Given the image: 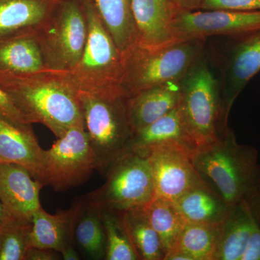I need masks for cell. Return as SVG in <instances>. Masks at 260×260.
Here are the masks:
<instances>
[{
	"label": "cell",
	"instance_id": "6da1fadb",
	"mask_svg": "<svg viewBox=\"0 0 260 260\" xmlns=\"http://www.w3.org/2000/svg\"><path fill=\"white\" fill-rule=\"evenodd\" d=\"M0 88L28 124L47 126L56 138L72 126L84 124L79 91L67 72L0 73Z\"/></svg>",
	"mask_w": 260,
	"mask_h": 260
},
{
	"label": "cell",
	"instance_id": "7a4b0ae2",
	"mask_svg": "<svg viewBox=\"0 0 260 260\" xmlns=\"http://www.w3.org/2000/svg\"><path fill=\"white\" fill-rule=\"evenodd\" d=\"M192 159L201 181L231 206L259 194L258 151L239 144L230 128L217 141L198 148Z\"/></svg>",
	"mask_w": 260,
	"mask_h": 260
},
{
	"label": "cell",
	"instance_id": "3957f363",
	"mask_svg": "<svg viewBox=\"0 0 260 260\" xmlns=\"http://www.w3.org/2000/svg\"><path fill=\"white\" fill-rule=\"evenodd\" d=\"M179 109L198 148L220 139L229 128L221 87L202 54L180 80Z\"/></svg>",
	"mask_w": 260,
	"mask_h": 260
},
{
	"label": "cell",
	"instance_id": "277c9868",
	"mask_svg": "<svg viewBox=\"0 0 260 260\" xmlns=\"http://www.w3.org/2000/svg\"><path fill=\"white\" fill-rule=\"evenodd\" d=\"M78 91L95 167L105 174L109 165L124 153L133 137L127 109L129 95L121 89L101 93Z\"/></svg>",
	"mask_w": 260,
	"mask_h": 260
},
{
	"label": "cell",
	"instance_id": "5b68a950",
	"mask_svg": "<svg viewBox=\"0 0 260 260\" xmlns=\"http://www.w3.org/2000/svg\"><path fill=\"white\" fill-rule=\"evenodd\" d=\"M205 39L179 41L151 49L138 42L122 52L121 87L129 96L170 81H180L199 59Z\"/></svg>",
	"mask_w": 260,
	"mask_h": 260
},
{
	"label": "cell",
	"instance_id": "8992f818",
	"mask_svg": "<svg viewBox=\"0 0 260 260\" xmlns=\"http://www.w3.org/2000/svg\"><path fill=\"white\" fill-rule=\"evenodd\" d=\"M88 22V36L81 57L73 69L67 71L80 91L92 93L123 90L122 53L91 0H82Z\"/></svg>",
	"mask_w": 260,
	"mask_h": 260
},
{
	"label": "cell",
	"instance_id": "52a82bcc",
	"mask_svg": "<svg viewBox=\"0 0 260 260\" xmlns=\"http://www.w3.org/2000/svg\"><path fill=\"white\" fill-rule=\"evenodd\" d=\"M106 182L85 195L102 209L124 212L144 206L155 197L150 155L144 150L125 152L109 165Z\"/></svg>",
	"mask_w": 260,
	"mask_h": 260
},
{
	"label": "cell",
	"instance_id": "ba28073f",
	"mask_svg": "<svg viewBox=\"0 0 260 260\" xmlns=\"http://www.w3.org/2000/svg\"><path fill=\"white\" fill-rule=\"evenodd\" d=\"M88 22L82 0H64L39 30L48 69L69 71L78 64L86 43Z\"/></svg>",
	"mask_w": 260,
	"mask_h": 260
},
{
	"label": "cell",
	"instance_id": "9c48e42d",
	"mask_svg": "<svg viewBox=\"0 0 260 260\" xmlns=\"http://www.w3.org/2000/svg\"><path fill=\"white\" fill-rule=\"evenodd\" d=\"M96 170L84 124L70 127L44 151V183L55 191L81 185Z\"/></svg>",
	"mask_w": 260,
	"mask_h": 260
},
{
	"label": "cell",
	"instance_id": "30bf717a",
	"mask_svg": "<svg viewBox=\"0 0 260 260\" xmlns=\"http://www.w3.org/2000/svg\"><path fill=\"white\" fill-rule=\"evenodd\" d=\"M259 30L260 10L181 11L172 23L173 34L177 42L206 39L212 36L236 39Z\"/></svg>",
	"mask_w": 260,
	"mask_h": 260
},
{
	"label": "cell",
	"instance_id": "8fae6325",
	"mask_svg": "<svg viewBox=\"0 0 260 260\" xmlns=\"http://www.w3.org/2000/svg\"><path fill=\"white\" fill-rule=\"evenodd\" d=\"M148 152L155 186L154 198L175 202L203 183L195 169L191 154L167 146L157 147Z\"/></svg>",
	"mask_w": 260,
	"mask_h": 260
},
{
	"label": "cell",
	"instance_id": "7c38bea8",
	"mask_svg": "<svg viewBox=\"0 0 260 260\" xmlns=\"http://www.w3.org/2000/svg\"><path fill=\"white\" fill-rule=\"evenodd\" d=\"M44 186L23 166L0 162V200L15 220L31 223L32 215L42 207L40 191Z\"/></svg>",
	"mask_w": 260,
	"mask_h": 260
},
{
	"label": "cell",
	"instance_id": "4fadbf2b",
	"mask_svg": "<svg viewBox=\"0 0 260 260\" xmlns=\"http://www.w3.org/2000/svg\"><path fill=\"white\" fill-rule=\"evenodd\" d=\"M233 39L220 84L227 115L241 92L260 72V30Z\"/></svg>",
	"mask_w": 260,
	"mask_h": 260
},
{
	"label": "cell",
	"instance_id": "5bb4252c",
	"mask_svg": "<svg viewBox=\"0 0 260 260\" xmlns=\"http://www.w3.org/2000/svg\"><path fill=\"white\" fill-rule=\"evenodd\" d=\"M140 45L158 49L177 42L172 23L181 10L174 0H132Z\"/></svg>",
	"mask_w": 260,
	"mask_h": 260
},
{
	"label": "cell",
	"instance_id": "9a60e30c",
	"mask_svg": "<svg viewBox=\"0 0 260 260\" xmlns=\"http://www.w3.org/2000/svg\"><path fill=\"white\" fill-rule=\"evenodd\" d=\"M83 197L75 200L69 209L51 215L40 207L32 215L30 223L31 247L52 249L61 254L75 246V226Z\"/></svg>",
	"mask_w": 260,
	"mask_h": 260
},
{
	"label": "cell",
	"instance_id": "2e32d148",
	"mask_svg": "<svg viewBox=\"0 0 260 260\" xmlns=\"http://www.w3.org/2000/svg\"><path fill=\"white\" fill-rule=\"evenodd\" d=\"M162 146L181 149L193 155L198 149L186 129L179 107L135 132L124 153L132 150L148 151Z\"/></svg>",
	"mask_w": 260,
	"mask_h": 260
},
{
	"label": "cell",
	"instance_id": "e0dca14e",
	"mask_svg": "<svg viewBox=\"0 0 260 260\" xmlns=\"http://www.w3.org/2000/svg\"><path fill=\"white\" fill-rule=\"evenodd\" d=\"M44 151L32 126L20 127L0 119V162L23 166L34 179L45 184Z\"/></svg>",
	"mask_w": 260,
	"mask_h": 260
},
{
	"label": "cell",
	"instance_id": "ac0fdd59",
	"mask_svg": "<svg viewBox=\"0 0 260 260\" xmlns=\"http://www.w3.org/2000/svg\"><path fill=\"white\" fill-rule=\"evenodd\" d=\"M179 82H168L128 98V114L133 133L179 107Z\"/></svg>",
	"mask_w": 260,
	"mask_h": 260
},
{
	"label": "cell",
	"instance_id": "d6986e66",
	"mask_svg": "<svg viewBox=\"0 0 260 260\" xmlns=\"http://www.w3.org/2000/svg\"><path fill=\"white\" fill-rule=\"evenodd\" d=\"M64 0H0V38L42 28Z\"/></svg>",
	"mask_w": 260,
	"mask_h": 260
},
{
	"label": "cell",
	"instance_id": "ffe728a7",
	"mask_svg": "<svg viewBox=\"0 0 260 260\" xmlns=\"http://www.w3.org/2000/svg\"><path fill=\"white\" fill-rule=\"evenodd\" d=\"M39 30L0 38V73L23 74L49 70L39 44Z\"/></svg>",
	"mask_w": 260,
	"mask_h": 260
},
{
	"label": "cell",
	"instance_id": "44dd1931",
	"mask_svg": "<svg viewBox=\"0 0 260 260\" xmlns=\"http://www.w3.org/2000/svg\"><path fill=\"white\" fill-rule=\"evenodd\" d=\"M255 223L247 202L233 205L218 225L214 260H241Z\"/></svg>",
	"mask_w": 260,
	"mask_h": 260
},
{
	"label": "cell",
	"instance_id": "7402d4cb",
	"mask_svg": "<svg viewBox=\"0 0 260 260\" xmlns=\"http://www.w3.org/2000/svg\"><path fill=\"white\" fill-rule=\"evenodd\" d=\"M174 203L186 223L218 225L232 207L204 183L194 186Z\"/></svg>",
	"mask_w": 260,
	"mask_h": 260
},
{
	"label": "cell",
	"instance_id": "603a6c76",
	"mask_svg": "<svg viewBox=\"0 0 260 260\" xmlns=\"http://www.w3.org/2000/svg\"><path fill=\"white\" fill-rule=\"evenodd\" d=\"M75 244L90 259L105 260L107 239L102 220V208L83 197V205L75 226Z\"/></svg>",
	"mask_w": 260,
	"mask_h": 260
},
{
	"label": "cell",
	"instance_id": "cb8c5ba5",
	"mask_svg": "<svg viewBox=\"0 0 260 260\" xmlns=\"http://www.w3.org/2000/svg\"><path fill=\"white\" fill-rule=\"evenodd\" d=\"M121 53L138 41L132 0H91Z\"/></svg>",
	"mask_w": 260,
	"mask_h": 260
},
{
	"label": "cell",
	"instance_id": "d4e9b609",
	"mask_svg": "<svg viewBox=\"0 0 260 260\" xmlns=\"http://www.w3.org/2000/svg\"><path fill=\"white\" fill-rule=\"evenodd\" d=\"M130 239L140 260H164L165 250L158 234L152 226L144 206L123 212Z\"/></svg>",
	"mask_w": 260,
	"mask_h": 260
},
{
	"label": "cell",
	"instance_id": "484cf974",
	"mask_svg": "<svg viewBox=\"0 0 260 260\" xmlns=\"http://www.w3.org/2000/svg\"><path fill=\"white\" fill-rule=\"evenodd\" d=\"M152 226L158 234L166 254L177 243L186 221L174 201L154 198L144 205Z\"/></svg>",
	"mask_w": 260,
	"mask_h": 260
},
{
	"label": "cell",
	"instance_id": "4316f807",
	"mask_svg": "<svg viewBox=\"0 0 260 260\" xmlns=\"http://www.w3.org/2000/svg\"><path fill=\"white\" fill-rule=\"evenodd\" d=\"M218 225L186 223L172 249L182 251L191 260H214Z\"/></svg>",
	"mask_w": 260,
	"mask_h": 260
},
{
	"label": "cell",
	"instance_id": "83f0119b",
	"mask_svg": "<svg viewBox=\"0 0 260 260\" xmlns=\"http://www.w3.org/2000/svg\"><path fill=\"white\" fill-rule=\"evenodd\" d=\"M102 220L107 239L105 260H140L128 234L123 212L102 209Z\"/></svg>",
	"mask_w": 260,
	"mask_h": 260
},
{
	"label": "cell",
	"instance_id": "f1b7e54d",
	"mask_svg": "<svg viewBox=\"0 0 260 260\" xmlns=\"http://www.w3.org/2000/svg\"><path fill=\"white\" fill-rule=\"evenodd\" d=\"M30 223L13 220L0 227V260H24L30 245Z\"/></svg>",
	"mask_w": 260,
	"mask_h": 260
},
{
	"label": "cell",
	"instance_id": "f546056e",
	"mask_svg": "<svg viewBox=\"0 0 260 260\" xmlns=\"http://www.w3.org/2000/svg\"><path fill=\"white\" fill-rule=\"evenodd\" d=\"M200 10L256 11L260 10V0H203Z\"/></svg>",
	"mask_w": 260,
	"mask_h": 260
},
{
	"label": "cell",
	"instance_id": "4dcf8cb0",
	"mask_svg": "<svg viewBox=\"0 0 260 260\" xmlns=\"http://www.w3.org/2000/svg\"><path fill=\"white\" fill-rule=\"evenodd\" d=\"M0 119L20 127L32 126L31 124H28L25 121L21 113L19 112L8 94L5 93L1 88H0Z\"/></svg>",
	"mask_w": 260,
	"mask_h": 260
},
{
	"label": "cell",
	"instance_id": "1f68e13d",
	"mask_svg": "<svg viewBox=\"0 0 260 260\" xmlns=\"http://www.w3.org/2000/svg\"><path fill=\"white\" fill-rule=\"evenodd\" d=\"M241 260H260V226L256 221Z\"/></svg>",
	"mask_w": 260,
	"mask_h": 260
},
{
	"label": "cell",
	"instance_id": "d6a6232c",
	"mask_svg": "<svg viewBox=\"0 0 260 260\" xmlns=\"http://www.w3.org/2000/svg\"><path fill=\"white\" fill-rule=\"evenodd\" d=\"M59 253L52 249L44 248L30 247L27 251L24 260H56L59 259Z\"/></svg>",
	"mask_w": 260,
	"mask_h": 260
},
{
	"label": "cell",
	"instance_id": "836d02e7",
	"mask_svg": "<svg viewBox=\"0 0 260 260\" xmlns=\"http://www.w3.org/2000/svg\"><path fill=\"white\" fill-rule=\"evenodd\" d=\"M181 11L192 12L200 10L203 0H174Z\"/></svg>",
	"mask_w": 260,
	"mask_h": 260
},
{
	"label": "cell",
	"instance_id": "e575fe53",
	"mask_svg": "<svg viewBox=\"0 0 260 260\" xmlns=\"http://www.w3.org/2000/svg\"><path fill=\"white\" fill-rule=\"evenodd\" d=\"M246 202L250 208L251 213L254 215L256 221L260 226V193Z\"/></svg>",
	"mask_w": 260,
	"mask_h": 260
},
{
	"label": "cell",
	"instance_id": "d590c367",
	"mask_svg": "<svg viewBox=\"0 0 260 260\" xmlns=\"http://www.w3.org/2000/svg\"><path fill=\"white\" fill-rule=\"evenodd\" d=\"M63 259L64 260H78L80 259L79 254L75 249V246L67 248L61 253Z\"/></svg>",
	"mask_w": 260,
	"mask_h": 260
},
{
	"label": "cell",
	"instance_id": "8d00e7d4",
	"mask_svg": "<svg viewBox=\"0 0 260 260\" xmlns=\"http://www.w3.org/2000/svg\"><path fill=\"white\" fill-rule=\"evenodd\" d=\"M13 220H15L12 218L8 212L6 211L5 207L3 206V203H2L1 200H0V227L7 225V224L10 223Z\"/></svg>",
	"mask_w": 260,
	"mask_h": 260
}]
</instances>
